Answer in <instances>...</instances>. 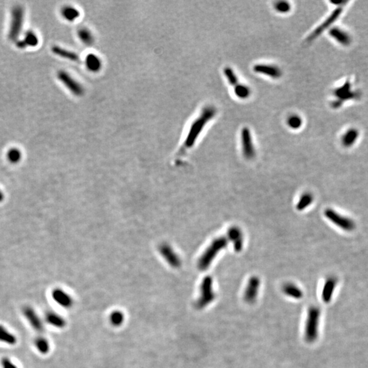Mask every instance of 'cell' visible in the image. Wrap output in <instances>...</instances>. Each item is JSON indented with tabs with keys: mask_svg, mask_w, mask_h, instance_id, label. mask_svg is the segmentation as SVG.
<instances>
[{
	"mask_svg": "<svg viewBox=\"0 0 368 368\" xmlns=\"http://www.w3.org/2000/svg\"><path fill=\"white\" fill-rule=\"evenodd\" d=\"M124 321V316L120 311H114L110 316V321L113 326L118 327L122 325Z\"/></svg>",
	"mask_w": 368,
	"mask_h": 368,
	"instance_id": "33",
	"label": "cell"
},
{
	"mask_svg": "<svg viewBox=\"0 0 368 368\" xmlns=\"http://www.w3.org/2000/svg\"><path fill=\"white\" fill-rule=\"evenodd\" d=\"M321 310L316 306L309 308L305 327V339L308 343H313L318 339L319 331Z\"/></svg>",
	"mask_w": 368,
	"mask_h": 368,
	"instance_id": "3",
	"label": "cell"
},
{
	"mask_svg": "<svg viewBox=\"0 0 368 368\" xmlns=\"http://www.w3.org/2000/svg\"><path fill=\"white\" fill-rule=\"evenodd\" d=\"M330 2L331 3H333V4L337 5H340L341 4H345V3H347V1H330Z\"/></svg>",
	"mask_w": 368,
	"mask_h": 368,
	"instance_id": "37",
	"label": "cell"
},
{
	"mask_svg": "<svg viewBox=\"0 0 368 368\" xmlns=\"http://www.w3.org/2000/svg\"><path fill=\"white\" fill-rule=\"evenodd\" d=\"M52 52L58 56L66 59V60L73 61V62H79V55L76 53L73 52V51L66 50L63 48L58 47V46H54L52 47Z\"/></svg>",
	"mask_w": 368,
	"mask_h": 368,
	"instance_id": "25",
	"label": "cell"
},
{
	"mask_svg": "<svg viewBox=\"0 0 368 368\" xmlns=\"http://www.w3.org/2000/svg\"><path fill=\"white\" fill-rule=\"evenodd\" d=\"M102 65V61L97 55L91 53L86 57V66L88 71L92 73H97L100 71Z\"/></svg>",
	"mask_w": 368,
	"mask_h": 368,
	"instance_id": "22",
	"label": "cell"
},
{
	"mask_svg": "<svg viewBox=\"0 0 368 368\" xmlns=\"http://www.w3.org/2000/svg\"><path fill=\"white\" fill-rule=\"evenodd\" d=\"M51 297L57 304L64 308H71L74 304L73 297L62 288H54L51 292Z\"/></svg>",
	"mask_w": 368,
	"mask_h": 368,
	"instance_id": "15",
	"label": "cell"
},
{
	"mask_svg": "<svg viewBox=\"0 0 368 368\" xmlns=\"http://www.w3.org/2000/svg\"><path fill=\"white\" fill-rule=\"evenodd\" d=\"M329 34L334 40L342 45L349 46L351 44V38L349 35L338 27L331 28Z\"/></svg>",
	"mask_w": 368,
	"mask_h": 368,
	"instance_id": "21",
	"label": "cell"
},
{
	"mask_svg": "<svg viewBox=\"0 0 368 368\" xmlns=\"http://www.w3.org/2000/svg\"><path fill=\"white\" fill-rule=\"evenodd\" d=\"M313 201H314V196H313L312 194L310 192L303 193L298 200L296 209L299 211H303L307 209L309 206L312 205Z\"/></svg>",
	"mask_w": 368,
	"mask_h": 368,
	"instance_id": "27",
	"label": "cell"
},
{
	"mask_svg": "<svg viewBox=\"0 0 368 368\" xmlns=\"http://www.w3.org/2000/svg\"><path fill=\"white\" fill-rule=\"evenodd\" d=\"M261 280L258 276H253L250 277L244 294V301L252 304L257 301L260 289Z\"/></svg>",
	"mask_w": 368,
	"mask_h": 368,
	"instance_id": "11",
	"label": "cell"
},
{
	"mask_svg": "<svg viewBox=\"0 0 368 368\" xmlns=\"http://www.w3.org/2000/svg\"><path fill=\"white\" fill-rule=\"evenodd\" d=\"M282 291L286 296L292 298V299H301L303 297L302 290L294 283H286L282 286Z\"/></svg>",
	"mask_w": 368,
	"mask_h": 368,
	"instance_id": "20",
	"label": "cell"
},
{
	"mask_svg": "<svg viewBox=\"0 0 368 368\" xmlns=\"http://www.w3.org/2000/svg\"><path fill=\"white\" fill-rule=\"evenodd\" d=\"M24 317L27 321V323L29 324L33 329L37 332L42 334L45 331V325H44L43 321H42V318L38 315V313L32 307L27 306L24 307L23 310H22Z\"/></svg>",
	"mask_w": 368,
	"mask_h": 368,
	"instance_id": "10",
	"label": "cell"
},
{
	"mask_svg": "<svg viewBox=\"0 0 368 368\" xmlns=\"http://www.w3.org/2000/svg\"><path fill=\"white\" fill-rule=\"evenodd\" d=\"M24 21V9L21 5H15L12 9L11 21L9 29L8 38L11 41H16L22 29Z\"/></svg>",
	"mask_w": 368,
	"mask_h": 368,
	"instance_id": "5",
	"label": "cell"
},
{
	"mask_svg": "<svg viewBox=\"0 0 368 368\" xmlns=\"http://www.w3.org/2000/svg\"><path fill=\"white\" fill-rule=\"evenodd\" d=\"M200 297L196 303V306L199 310H202L216 299V294L213 290V281L211 276H207L204 277L200 284Z\"/></svg>",
	"mask_w": 368,
	"mask_h": 368,
	"instance_id": "4",
	"label": "cell"
},
{
	"mask_svg": "<svg viewBox=\"0 0 368 368\" xmlns=\"http://www.w3.org/2000/svg\"><path fill=\"white\" fill-rule=\"evenodd\" d=\"M161 253L171 266L176 268H179L181 264L179 257L169 246L167 245H163L161 248Z\"/></svg>",
	"mask_w": 368,
	"mask_h": 368,
	"instance_id": "18",
	"label": "cell"
},
{
	"mask_svg": "<svg viewBox=\"0 0 368 368\" xmlns=\"http://www.w3.org/2000/svg\"><path fill=\"white\" fill-rule=\"evenodd\" d=\"M287 125L292 130H298L303 124V119L298 115H292L288 117L286 121Z\"/></svg>",
	"mask_w": 368,
	"mask_h": 368,
	"instance_id": "32",
	"label": "cell"
},
{
	"mask_svg": "<svg viewBox=\"0 0 368 368\" xmlns=\"http://www.w3.org/2000/svg\"><path fill=\"white\" fill-rule=\"evenodd\" d=\"M228 242L229 241L226 237H220L215 239L200 257L198 262V269L201 271L207 270L216 259L217 255L222 250L225 249Z\"/></svg>",
	"mask_w": 368,
	"mask_h": 368,
	"instance_id": "2",
	"label": "cell"
},
{
	"mask_svg": "<svg viewBox=\"0 0 368 368\" xmlns=\"http://www.w3.org/2000/svg\"><path fill=\"white\" fill-rule=\"evenodd\" d=\"M46 323L57 329H64L66 326V321L58 313L49 311L46 313Z\"/></svg>",
	"mask_w": 368,
	"mask_h": 368,
	"instance_id": "17",
	"label": "cell"
},
{
	"mask_svg": "<svg viewBox=\"0 0 368 368\" xmlns=\"http://www.w3.org/2000/svg\"><path fill=\"white\" fill-rule=\"evenodd\" d=\"M274 8L279 13L286 14L290 12V9H291V5L288 1H279L275 3Z\"/></svg>",
	"mask_w": 368,
	"mask_h": 368,
	"instance_id": "34",
	"label": "cell"
},
{
	"mask_svg": "<svg viewBox=\"0 0 368 368\" xmlns=\"http://www.w3.org/2000/svg\"><path fill=\"white\" fill-rule=\"evenodd\" d=\"M34 346L37 351L42 355H47L48 353L50 352V343L45 337H37L34 340Z\"/></svg>",
	"mask_w": 368,
	"mask_h": 368,
	"instance_id": "24",
	"label": "cell"
},
{
	"mask_svg": "<svg viewBox=\"0 0 368 368\" xmlns=\"http://www.w3.org/2000/svg\"><path fill=\"white\" fill-rule=\"evenodd\" d=\"M21 151L17 148L10 149L8 151V154H7V157H8V161L12 164L17 163L21 161Z\"/></svg>",
	"mask_w": 368,
	"mask_h": 368,
	"instance_id": "35",
	"label": "cell"
},
{
	"mask_svg": "<svg viewBox=\"0 0 368 368\" xmlns=\"http://www.w3.org/2000/svg\"><path fill=\"white\" fill-rule=\"evenodd\" d=\"M216 108L213 106H207L202 108L197 118L195 119L187 132L186 138L184 141L183 148L185 150L192 148L206 125L214 118L216 115Z\"/></svg>",
	"mask_w": 368,
	"mask_h": 368,
	"instance_id": "1",
	"label": "cell"
},
{
	"mask_svg": "<svg viewBox=\"0 0 368 368\" xmlns=\"http://www.w3.org/2000/svg\"><path fill=\"white\" fill-rule=\"evenodd\" d=\"M324 214L331 222L344 231L351 232L355 229L354 221L347 217L342 216L334 209L329 208L325 209Z\"/></svg>",
	"mask_w": 368,
	"mask_h": 368,
	"instance_id": "6",
	"label": "cell"
},
{
	"mask_svg": "<svg viewBox=\"0 0 368 368\" xmlns=\"http://www.w3.org/2000/svg\"><path fill=\"white\" fill-rule=\"evenodd\" d=\"M224 74L228 83L233 88L239 84V80L237 75L231 67H226L224 69Z\"/></svg>",
	"mask_w": 368,
	"mask_h": 368,
	"instance_id": "31",
	"label": "cell"
},
{
	"mask_svg": "<svg viewBox=\"0 0 368 368\" xmlns=\"http://www.w3.org/2000/svg\"><path fill=\"white\" fill-rule=\"evenodd\" d=\"M233 90H234L235 95L241 100L247 99L251 95V90L246 85L242 84L237 85L235 87L233 88Z\"/></svg>",
	"mask_w": 368,
	"mask_h": 368,
	"instance_id": "30",
	"label": "cell"
},
{
	"mask_svg": "<svg viewBox=\"0 0 368 368\" xmlns=\"http://www.w3.org/2000/svg\"><path fill=\"white\" fill-rule=\"evenodd\" d=\"M359 132L356 129H350L342 137V144L345 147L352 146L358 139Z\"/></svg>",
	"mask_w": 368,
	"mask_h": 368,
	"instance_id": "26",
	"label": "cell"
},
{
	"mask_svg": "<svg viewBox=\"0 0 368 368\" xmlns=\"http://www.w3.org/2000/svg\"><path fill=\"white\" fill-rule=\"evenodd\" d=\"M58 78L65 87L76 96H82L84 94V87L71 76L67 72L60 71L58 73Z\"/></svg>",
	"mask_w": 368,
	"mask_h": 368,
	"instance_id": "9",
	"label": "cell"
},
{
	"mask_svg": "<svg viewBox=\"0 0 368 368\" xmlns=\"http://www.w3.org/2000/svg\"><path fill=\"white\" fill-rule=\"evenodd\" d=\"M61 13L66 21L71 22L75 21L80 16L79 11L75 7L70 6V5L62 8Z\"/></svg>",
	"mask_w": 368,
	"mask_h": 368,
	"instance_id": "28",
	"label": "cell"
},
{
	"mask_svg": "<svg viewBox=\"0 0 368 368\" xmlns=\"http://www.w3.org/2000/svg\"><path fill=\"white\" fill-rule=\"evenodd\" d=\"M338 284V279L334 276L327 277L324 284L323 291H322V299L325 303H329L332 299L333 294Z\"/></svg>",
	"mask_w": 368,
	"mask_h": 368,
	"instance_id": "16",
	"label": "cell"
},
{
	"mask_svg": "<svg viewBox=\"0 0 368 368\" xmlns=\"http://www.w3.org/2000/svg\"><path fill=\"white\" fill-rule=\"evenodd\" d=\"M342 9L340 7L336 8L323 23L321 24L317 28H316L313 31L312 34H310V36L308 37V41H313V40L316 39L318 36H321L323 32H325L327 28H329L339 18L340 14L342 13Z\"/></svg>",
	"mask_w": 368,
	"mask_h": 368,
	"instance_id": "12",
	"label": "cell"
},
{
	"mask_svg": "<svg viewBox=\"0 0 368 368\" xmlns=\"http://www.w3.org/2000/svg\"><path fill=\"white\" fill-rule=\"evenodd\" d=\"M253 71L259 75H263L273 79H278L282 76V72L278 66L272 64H256L254 66Z\"/></svg>",
	"mask_w": 368,
	"mask_h": 368,
	"instance_id": "13",
	"label": "cell"
},
{
	"mask_svg": "<svg viewBox=\"0 0 368 368\" xmlns=\"http://www.w3.org/2000/svg\"><path fill=\"white\" fill-rule=\"evenodd\" d=\"M241 143H242V154L247 160H252L255 157V148L254 145L253 136L249 128L244 127L241 132Z\"/></svg>",
	"mask_w": 368,
	"mask_h": 368,
	"instance_id": "8",
	"label": "cell"
},
{
	"mask_svg": "<svg viewBox=\"0 0 368 368\" xmlns=\"http://www.w3.org/2000/svg\"><path fill=\"white\" fill-rule=\"evenodd\" d=\"M78 36L79 39L84 45L91 46L94 42V36L89 29L82 28L79 29Z\"/></svg>",
	"mask_w": 368,
	"mask_h": 368,
	"instance_id": "29",
	"label": "cell"
},
{
	"mask_svg": "<svg viewBox=\"0 0 368 368\" xmlns=\"http://www.w3.org/2000/svg\"><path fill=\"white\" fill-rule=\"evenodd\" d=\"M1 368H19L15 363L8 357H3L1 360Z\"/></svg>",
	"mask_w": 368,
	"mask_h": 368,
	"instance_id": "36",
	"label": "cell"
},
{
	"mask_svg": "<svg viewBox=\"0 0 368 368\" xmlns=\"http://www.w3.org/2000/svg\"><path fill=\"white\" fill-rule=\"evenodd\" d=\"M227 239L233 244L236 253L242 252L244 247V235L238 226H233L229 228L227 231Z\"/></svg>",
	"mask_w": 368,
	"mask_h": 368,
	"instance_id": "14",
	"label": "cell"
},
{
	"mask_svg": "<svg viewBox=\"0 0 368 368\" xmlns=\"http://www.w3.org/2000/svg\"><path fill=\"white\" fill-rule=\"evenodd\" d=\"M334 94L337 97V100L331 102V106L334 108L340 107L345 101L356 98L360 95L358 92L351 91V84L349 81H347L341 87L336 88L334 91Z\"/></svg>",
	"mask_w": 368,
	"mask_h": 368,
	"instance_id": "7",
	"label": "cell"
},
{
	"mask_svg": "<svg viewBox=\"0 0 368 368\" xmlns=\"http://www.w3.org/2000/svg\"><path fill=\"white\" fill-rule=\"evenodd\" d=\"M3 199H4V195H3L2 191L0 189V202H2Z\"/></svg>",
	"mask_w": 368,
	"mask_h": 368,
	"instance_id": "38",
	"label": "cell"
},
{
	"mask_svg": "<svg viewBox=\"0 0 368 368\" xmlns=\"http://www.w3.org/2000/svg\"><path fill=\"white\" fill-rule=\"evenodd\" d=\"M17 337L12 331L9 330L3 325H0V343L9 346H14L17 344Z\"/></svg>",
	"mask_w": 368,
	"mask_h": 368,
	"instance_id": "19",
	"label": "cell"
},
{
	"mask_svg": "<svg viewBox=\"0 0 368 368\" xmlns=\"http://www.w3.org/2000/svg\"><path fill=\"white\" fill-rule=\"evenodd\" d=\"M38 44V38L32 32H27L23 40H19L16 43L19 49H24L27 47H36Z\"/></svg>",
	"mask_w": 368,
	"mask_h": 368,
	"instance_id": "23",
	"label": "cell"
}]
</instances>
